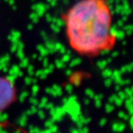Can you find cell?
<instances>
[{
  "label": "cell",
  "mask_w": 133,
  "mask_h": 133,
  "mask_svg": "<svg viewBox=\"0 0 133 133\" xmlns=\"http://www.w3.org/2000/svg\"><path fill=\"white\" fill-rule=\"evenodd\" d=\"M63 20L68 43L79 55L96 56L111 50L116 43L109 0H77Z\"/></svg>",
  "instance_id": "1"
},
{
  "label": "cell",
  "mask_w": 133,
  "mask_h": 133,
  "mask_svg": "<svg viewBox=\"0 0 133 133\" xmlns=\"http://www.w3.org/2000/svg\"><path fill=\"white\" fill-rule=\"evenodd\" d=\"M16 99L14 83L9 79L0 76V111L7 108Z\"/></svg>",
  "instance_id": "2"
}]
</instances>
